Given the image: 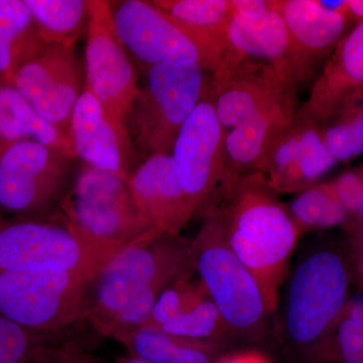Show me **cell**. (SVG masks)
Listing matches in <instances>:
<instances>
[{
  "label": "cell",
  "instance_id": "obj_25",
  "mask_svg": "<svg viewBox=\"0 0 363 363\" xmlns=\"http://www.w3.org/2000/svg\"><path fill=\"white\" fill-rule=\"evenodd\" d=\"M48 45H75L87 33L90 0H25Z\"/></svg>",
  "mask_w": 363,
  "mask_h": 363
},
{
  "label": "cell",
  "instance_id": "obj_5",
  "mask_svg": "<svg viewBox=\"0 0 363 363\" xmlns=\"http://www.w3.org/2000/svg\"><path fill=\"white\" fill-rule=\"evenodd\" d=\"M196 272L234 339L259 343L267 338L266 301L257 279L234 255L212 212L192 240Z\"/></svg>",
  "mask_w": 363,
  "mask_h": 363
},
{
  "label": "cell",
  "instance_id": "obj_19",
  "mask_svg": "<svg viewBox=\"0 0 363 363\" xmlns=\"http://www.w3.org/2000/svg\"><path fill=\"white\" fill-rule=\"evenodd\" d=\"M298 108L297 90L292 91L227 131L224 154L231 183L240 176L262 174L272 145Z\"/></svg>",
  "mask_w": 363,
  "mask_h": 363
},
{
  "label": "cell",
  "instance_id": "obj_33",
  "mask_svg": "<svg viewBox=\"0 0 363 363\" xmlns=\"http://www.w3.org/2000/svg\"><path fill=\"white\" fill-rule=\"evenodd\" d=\"M332 186L345 211L348 214L357 213L363 197V176L357 172H345Z\"/></svg>",
  "mask_w": 363,
  "mask_h": 363
},
{
  "label": "cell",
  "instance_id": "obj_26",
  "mask_svg": "<svg viewBox=\"0 0 363 363\" xmlns=\"http://www.w3.org/2000/svg\"><path fill=\"white\" fill-rule=\"evenodd\" d=\"M325 143L337 162H347L363 154V89L341 102L320 124Z\"/></svg>",
  "mask_w": 363,
  "mask_h": 363
},
{
  "label": "cell",
  "instance_id": "obj_38",
  "mask_svg": "<svg viewBox=\"0 0 363 363\" xmlns=\"http://www.w3.org/2000/svg\"><path fill=\"white\" fill-rule=\"evenodd\" d=\"M116 363H152L147 362V360L140 359V358L131 357V355H128V357L121 358V360H118Z\"/></svg>",
  "mask_w": 363,
  "mask_h": 363
},
{
  "label": "cell",
  "instance_id": "obj_23",
  "mask_svg": "<svg viewBox=\"0 0 363 363\" xmlns=\"http://www.w3.org/2000/svg\"><path fill=\"white\" fill-rule=\"evenodd\" d=\"M130 355L152 363H216L225 354V346L173 335L140 326L117 339Z\"/></svg>",
  "mask_w": 363,
  "mask_h": 363
},
{
  "label": "cell",
  "instance_id": "obj_15",
  "mask_svg": "<svg viewBox=\"0 0 363 363\" xmlns=\"http://www.w3.org/2000/svg\"><path fill=\"white\" fill-rule=\"evenodd\" d=\"M298 87L269 64L250 58H231L211 76L210 94L215 112L226 131Z\"/></svg>",
  "mask_w": 363,
  "mask_h": 363
},
{
  "label": "cell",
  "instance_id": "obj_6",
  "mask_svg": "<svg viewBox=\"0 0 363 363\" xmlns=\"http://www.w3.org/2000/svg\"><path fill=\"white\" fill-rule=\"evenodd\" d=\"M142 75L128 118L136 150L143 160L171 155L182 126L210 87L212 73L198 64L171 62Z\"/></svg>",
  "mask_w": 363,
  "mask_h": 363
},
{
  "label": "cell",
  "instance_id": "obj_36",
  "mask_svg": "<svg viewBox=\"0 0 363 363\" xmlns=\"http://www.w3.org/2000/svg\"><path fill=\"white\" fill-rule=\"evenodd\" d=\"M44 363H95L94 360L75 350H56L52 354L48 355Z\"/></svg>",
  "mask_w": 363,
  "mask_h": 363
},
{
  "label": "cell",
  "instance_id": "obj_32",
  "mask_svg": "<svg viewBox=\"0 0 363 363\" xmlns=\"http://www.w3.org/2000/svg\"><path fill=\"white\" fill-rule=\"evenodd\" d=\"M335 354L341 363H363V302L344 310L336 324Z\"/></svg>",
  "mask_w": 363,
  "mask_h": 363
},
{
  "label": "cell",
  "instance_id": "obj_28",
  "mask_svg": "<svg viewBox=\"0 0 363 363\" xmlns=\"http://www.w3.org/2000/svg\"><path fill=\"white\" fill-rule=\"evenodd\" d=\"M152 2L184 25L227 40L226 28L233 16L231 0H154Z\"/></svg>",
  "mask_w": 363,
  "mask_h": 363
},
{
  "label": "cell",
  "instance_id": "obj_10",
  "mask_svg": "<svg viewBox=\"0 0 363 363\" xmlns=\"http://www.w3.org/2000/svg\"><path fill=\"white\" fill-rule=\"evenodd\" d=\"M225 135L209 87L182 126L171 154L181 187L198 218L214 209L231 185L224 154Z\"/></svg>",
  "mask_w": 363,
  "mask_h": 363
},
{
  "label": "cell",
  "instance_id": "obj_3",
  "mask_svg": "<svg viewBox=\"0 0 363 363\" xmlns=\"http://www.w3.org/2000/svg\"><path fill=\"white\" fill-rule=\"evenodd\" d=\"M283 288L276 311L279 341L298 363L323 362L329 333L346 309L350 271L345 259L331 247H306Z\"/></svg>",
  "mask_w": 363,
  "mask_h": 363
},
{
  "label": "cell",
  "instance_id": "obj_18",
  "mask_svg": "<svg viewBox=\"0 0 363 363\" xmlns=\"http://www.w3.org/2000/svg\"><path fill=\"white\" fill-rule=\"evenodd\" d=\"M128 182L136 206L157 233L179 235L195 218L171 155L143 160Z\"/></svg>",
  "mask_w": 363,
  "mask_h": 363
},
{
  "label": "cell",
  "instance_id": "obj_40",
  "mask_svg": "<svg viewBox=\"0 0 363 363\" xmlns=\"http://www.w3.org/2000/svg\"><path fill=\"white\" fill-rule=\"evenodd\" d=\"M1 223H2V221H1V220H0V224H1Z\"/></svg>",
  "mask_w": 363,
  "mask_h": 363
},
{
  "label": "cell",
  "instance_id": "obj_9",
  "mask_svg": "<svg viewBox=\"0 0 363 363\" xmlns=\"http://www.w3.org/2000/svg\"><path fill=\"white\" fill-rule=\"evenodd\" d=\"M89 283L56 269L0 271V314L28 330H61L85 317Z\"/></svg>",
  "mask_w": 363,
  "mask_h": 363
},
{
  "label": "cell",
  "instance_id": "obj_20",
  "mask_svg": "<svg viewBox=\"0 0 363 363\" xmlns=\"http://www.w3.org/2000/svg\"><path fill=\"white\" fill-rule=\"evenodd\" d=\"M363 89V21L338 43L312 85L300 116L322 124L343 100Z\"/></svg>",
  "mask_w": 363,
  "mask_h": 363
},
{
  "label": "cell",
  "instance_id": "obj_29",
  "mask_svg": "<svg viewBox=\"0 0 363 363\" xmlns=\"http://www.w3.org/2000/svg\"><path fill=\"white\" fill-rule=\"evenodd\" d=\"M159 329L173 335L220 344L225 347L234 339L220 312L209 297Z\"/></svg>",
  "mask_w": 363,
  "mask_h": 363
},
{
  "label": "cell",
  "instance_id": "obj_13",
  "mask_svg": "<svg viewBox=\"0 0 363 363\" xmlns=\"http://www.w3.org/2000/svg\"><path fill=\"white\" fill-rule=\"evenodd\" d=\"M13 85L43 118L69 135L74 107L85 88L75 45L52 44L14 73Z\"/></svg>",
  "mask_w": 363,
  "mask_h": 363
},
{
  "label": "cell",
  "instance_id": "obj_2",
  "mask_svg": "<svg viewBox=\"0 0 363 363\" xmlns=\"http://www.w3.org/2000/svg\"><path fill=\"white\" fill-rule=\"evenodd\" d=\"M209 212L220 224L230 250L257 279L274 315L301 236L286 206L264 174L252 173L233 180Z\"/></svg>",
  "mask_w": 363,
  "mask_h": 363
},
{
  "label": "cell",
  "instance_id": "obj_24",
  "mask_svg": "<svg viewBox=\"0 0 363 363\" xmlns=\"http://www.w3.org/2000/svg\"><path fill=\"white\" fill-rule=\"evenodd\" d=\"M48 45L25 1L0 0V83H9L20 67Z\"/></svg>",
  "mask_w": 363,
  "mask_h": 363
},
{
  "label": "cell",
  "instance_id": "obj_16",
  "mask_svg": "<svg viewBox=\"0 0 363 363\" xmlns=\"http://www.w3.org/2000/svg\"><path fill=\"white\" fill-rule=\"evenodd\" d=\"M337 162L327 147L321 125L297 112L272 145L262 174L278 194H298Z\"/></svg>",
  "mask_w": 363,
  "mask_h": 363
},
{
  "label": "cell",
  "instance_id": "obj_27",
  "mask_svg": "<svg viewBox=\"0 0 363 363\" xmlns=\"http://www.w3.org/2000/svg\"><path fill=\"white\" fill-rule=\"evenodd\" d=\"M286 209L301 235L308 231L340 225L348 216L336 197L332 183H316L301 191Z\"/></svg>",
  "mask_w": 363,
  "mask_h": 363
},
{
  "label": "cell",
  "instance_id": "obj_4",
  "mask_svg": "<svg viewBox=\"0 0 363 363\" xmlns=\"http://www.w3.org/2000/svg\"><path fill=\"white\" fill-rule=\"evenodd\" d=\"M118 39L142 73L171 62L195 63L215 73L231 59L227 40L175 20L152 1H108Z\"/></svg>",
  "mask_w": 363,
  "mask_h": 363
},
{
  "label": "cell",
  "instance_id": "obj_34",
  "mask_svg": "<svg viewBox=\"0 0 363 363\" xmlns=\"http://www.w3.org/2000/svg\"><path fill=\"white\" fill-rule=\"evenodd\" d=\"M233 16L243 21H257L274 9V1L269 0H231Z\"/></svg>",
  "mask_w": 363,
  "mask_h": 363
},
{
  "label": "cell",
  "instance_id": "obj_7",
  "mask_svg": "<svg viewBox=\"0 0 363 363\" xmlns=\"http://www.w3.org/2000/svg\"><path fill=\"white\" fill-rule=\"evenodd\" d=\"M128 181L84 164L60 202L61 214L83 235L118 250L161 234L140 213Z\"/></svg>",
  "mask_w": 363,
  "mask_h": 363
},
{
  "label": "cell",
  "instance_id": "obj_37",
  "mask_svg": "<svg viewBox=\"0 0 363 363\" xmlns=\"http://www.w3.org/2000/svg\"><path fill=\"white\" fill-rule=\"evenodd\" d=\"M347 16L351 21L359 23L363 21V0H347Z\"/></svg>",
  "mask_w": 363,
  "mask_h": 363
},
{
  "label": "cell",
  "instance_id": "obj_39",
  "mask_svg": "<svg viewBox=\"0 0 363 363\" xmlns=\"http://www.w3.org/2000/svg\"><path fill=\"white\" fill-rule=\"evenodd\" d=\"M358 216H359V218L362 219V223H363V197L362 202H360L359 208H358V212H357Z\"/></svg>",
  "mask_w": 363,
  "mask_h": 363
},
{
  "label": "cell",
  "instance_id": "obj_31",
  "mask_svg": "<svg viewBox=\"0 0 363 363\" xmlns=\"http://www.w3.org/2000/svg\"><path fill=\"white\" fill-rule=\"evenodd\" d=\"M43 336L0 314V363H28L39 357L45 351Z\"/></svg>",
  "mask_w": 363,
  "mask_h": 363
},
{
  "label": "cell",
  "instance_id": "obj_11",
  "mask_svg": "<svg viewBox=\"0 0 363 363\" xmlns=\"http://www.w3.org/2000/svg\"><path fill=\"white\" fill-rule=\"evenodd\" d=\"M76 156L33 140L0 150V207L13 213H42L60 204Z\"/></svg>",
  "mask_w": 363,
  "mask_h": 363
},
{
  "label": "cell",
  "instance_id": "obj_1",
  "mask_svg": "<svg viewBox=\"0 0 363 363\" xmlns=\"http://www.w3.org/2000/svg\"><path fill=\"white\" fill-rule=\"evenodd\" d=\"M196 272L192 240L156 234L119 250L88 285L85 317L105 336L118 339L143 326L157 298Z\"/></svg>",
  "mask_w": 363,
  "mask_h": 363
},
{
  "label": "cell",
  "instance_id": "obj_17",
  "mask_svg": "<svg viewBox=\"0 0 363 363\" xmlns=\"http://www.w3.org/2000/svg\"><path fill=\"white\" fill-rule=\"evenodd\" d=\"M274 7L290 35L298 86L314 78L320 62L325 63L348 33L351 21L345 14L324 9L318 0H279Z\"/></svg>",
  "mask_w": 363,
  "mask_h": 363
},
{
  "label": "cell",
  "instance_id": "obj_30",
  "mask_svg": "<svg viewBox=\"0 0 363 363\" xmlns=\"http://www.w3.org/2000/svg\"><path fill=\"white\" fill-rule=\"evenodd\" d=\"M207 297L206 289L197 274L179 279L157 298L156 304L143 326L160 328L190 311Z\"/></svg>",
  "mask_w": 363,
  "mask_h": 363
},
{
  "label": "cell",
  "instance_id": "obj_41",
  "mask_svg": "<svg viewBox=\"0 0 363 363\" xmlns=\"http://www.w3.org/2000/svg\"><path fill=\"white\" fill-rule=\"evenodd\" d=\"M0 149H1V147H0Z\"/></svg>",
  "mask_w": 363,
  "mask_h": 363
},
{
  "label": "cell",
  "instance_id": "obj_12",
  "mask_svg": "<svg viewBox=\"0 0 363 363\" xmlns=\"http://www.w3.org/2000/svg\"><path fill=\"white\" fill-rule=\"evenodd\" d=\"M85 86L114 116L128 124L138 69L112 23L108 1L90 0L86 33Z\"/></svg>",
  "mask_w": 363,
  "mask_h": 363
},
{
  "label": "cell",
  "instance_id": "obj_14",
  "mask_svg": "<svg viewBox=\"0 0 363 363\" xmlns=\"http://www.w3.org/2000/svg\"><path fill=\"white\" fill-rule=\"evenodd\" d=\"M69 136L76 156L87 166L128 180L140 164L128 123L107 111L86 86L72 112Z\"/></svg>",
  "mask_w": 363,
  "mask_h": 363
},
{
  "label": "cell",
  "instance_id": "obj_8",
  "mask_svg": "<svg viewBox=\"0 0 363 363\" xmlns=\"http://www.w3.org/2000/svg\"><path fill=\"white\" fill-rule=\"evenodd\" d=\"M117 252L79 233L62 214L0 224V271L56 269L91 281Z\"/></svg>",
  "mask_w": 363,
  "mask_h": 363
},
{
  "label": "cell",
  "instance_id": "obj_21",
  "mask_svg": "<svg viewBox=\"0 0 363 363\" xmlns=\"http://www.w3.org/2000/svg\"><path fill=\"white\" fill-rule=\"evenodd\" d=\"M233 58L259 60L269 64L288 82L298 86L293 65L292 44L281 14L274 7L257 21L233 16L226 28Z\"/></svg>",
  "mask_w": 363,
  "mask_h": 363
},
{
  "label": "cell",
  "instance_id": "obj_35",
  "mask_svg": "<svg viewBox=\"0 0 363 363\" xmlns=\"http://www.w3.org/2000/svg\"><path fill=\"white\" fill-rule=\"evenodd\" d=\"M216 363H271L259 351L241 350L233 353H225Z\"/></svg>",
  "mask_w": 363,
  "mask_h": 363
},
{
  "label": "cell",
  "instance_id": "obj_22",
  "mask_svg": "<svg viewBox=\"0 0 363 363\" xmlns=\"http://www.w3.org/2000/svg\"><path fill=\"white\" fill-rule=\"evenodd\" d=\"M23 140L76 156L70 136L43 118L13 85L0 83V147Z\"/></svg>",
  "mask_w": 363,
  "mask_h": 363
}]
</instances>
